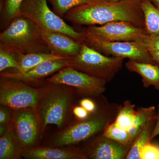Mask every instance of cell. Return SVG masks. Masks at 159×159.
<instances>
[{
    "mask_svg": "<svg viewBox=\"0 0 159 159\" xmlns=\"http://www.w3.org/2000/svg\"><path fill=\"white\" fill-rule=\"evenodd\" d=\"M125 66L128 70L141 76L144 87L153 86L159 91V66L158 65L129 60L125 63Z\"/></svg>",
    "mask_w": 159,
    "mask_h": 159,
    "instance_id": "cell-16",
    "label": "cell"
},
{
    "mask_svg": "<svg viewBox=\"0 0 159 159\" xmlns=\"http://www.w3.org/2000/svg\"><path fill=\"white\" fill-rule=\"evenodd\" d=\"M102 136L126 145H130V136L128 131L119 128L113 123L107 125L104 129Z\"/></svg>",
    "mask_w": 159,
    "mask_h": 159,
    "instance_id": "cell-25",
    "label": "cell"
},
{
    "mask_svg": "<svg viewBox=\"0 0 159 159\" xmlns=\"http://www.w3.org/2000/svg\"><path fill=\"white\" fill-rule=\"evenodd\" d=\"M13 110L1 105L0 107V124H6L9 125L12 120Z\"/></svg>",
    "mask_w": 159,
    "mask_h": 159,
    "instance_id": "cell-28",
    "label": "cell"
},
{
    "mask_svg": "<svg viewBox=\"0 0 159 159\" xmlns=\"http://www.w3.org/2000/svg\"><path fill=\"white\" fill-rule=\"evenodd\" d=\"M103 1L108 2H120L122 0H103Z\"/></svg>",
    "mask_w": 159,
    "mask_h": 159,
    "instance_id": "cell-36",
    "label": "cell"
},
{
    "mask_svg": "<svg viewBox=\"0 0 159 159\" xmlns=\"http://www.w3.org/2000/svg\"><path fill=\"white\" fill-rule=\"evenodd\" d=\"M41 30L43 39L51 54L63 57H74L79 54L83 43L61 32Z\"/></svg>",
    "mask_w": 159,
    "mask_h": 159,
    "instance_id": "cell-13",
    "label": "cell"
},
{
    "mask_svg": "<svg viewBox=\"0 0 159 159\" xmlns=\"http://www.w3.org/2000/svg\"><path fill=\"white\" fill-rule=\"evenodd\" d=\"M154 118L156 119V122L150 136V142L157 136L159 135V113L157 115H155Z\"/></svg>",
    "mask_w": 159,
    "mask_h": 159,
    "instance_id": "cell-32",
    "label": "cell"
},
{
    "mask_svg": "<svg viewBox=\"0 0 159 159\" xmlns=\"http://www.w3.org/2000/svg\"><path fill=\"white\" fill-rule=\"evenodd\" d=\"M43 90V86L35 88L18 80L1 77L0 104L13 110L35 109Z\"/></svg>",
    "mask_w": 159,
    "mask_h": 159,
    "instance_id": "cell-7",
    "label": "cell"
},
{
    "mask_svg": "<svg viewBox=\"0 0 159 159\" xmlns=\"http://www.w3.org/2000/svg\"><path fill=\"white\" fill-rule=\"evenodd\" d=\"M24 0H0V26L4 30L16 17L19 16Z\"/></svg>",
    "mask_w": 159,
    "mask_h": 159,
    "instance_id": "cell-22",
    "label": "cell"
},
{
    "mask_svg": "<svg viewBox=\"0 0 159 159\" xmlns=\"http://www.w3.org/2000/svg\"><path fill=\"white\" fill-rule=\"evenodd\" d=\"M80 105L85 108L90 114L95 112L97 110L96 103L93 100L89 98H84L80 100Z\"/></svg>",
    "mask_w": 159,
    "mask_h": 159,
    "instance_id": "cell-31",
    "label": "cell"
},
{
    "mask_svg": "<svg viewBox=\"0 0 159 159\" xmlns=\"http://www.w3.org/2000/svg\"><path fill=\"white\" fill-rule=\"evenodd\" d=\"M151 2L159 9V0H150Z\"/></svg>",
    "mask_w": 159,
    "mask_h": 159,
    "instance_id": "cell-35",
    "label": "cell"
},
{
    "mask_svg": "<svg viewBox=\"0 0 159 159\" xmlns=\"http://www.w3.org/2000/svg\"><path fill=\"white\" fill-rule=\"evenodd\" d=\"M142 0H122L108 2L94 0L69 10L64 16L77 26L101 25L115 21H124L145 29Z\"/></svg>",
    "mask_w": 159,
    "mask_h": 159,
    "instance_id": "cell-1",
    "label": "cell"
},
{
    "mask_svg": "<svg viewBox=\"0 0 159 159\" xmlns=\"http://www.w3.org/2000/svg\"><path fill=\"white\" fill-rule=\"evenodd\" d=\"M141 42L145 45L148 50L159 51V35L149 36L147 34Z\"/></svg>",
    "mask_w": 159,
    "mask_h": 159,
    "instance_id": "cell-29",
    "label": "cell"
},
{
    "mask_svg": "<svg viewBox=\"0 0 159 159\" xmlns=\"http://www.w3.org/2000/svg\"><path fill=\"white\" fill-rule=\"evenodd\" d=\"M72 114L76 119L83 120L89 116L90 114L81 106H74L72 110Z\"/></svg>",
    "mask_w": 159,
    "mask_h": 159,
    "instance_id": "cell-30",
    "label": "cell"
},
{
    "mask_svg": "<svg viewBox=\"0 0 159 159\" xmlns=\"http://www.w3.org/2000/svg\"><path fill=\"white\" fill-rule=\"evenodd\" d=\"M150 52L152 57L154 61H155L157 65L159 66V51L158 50H148Z\"/></svg>",
    "mask_w": 159,
    "mask_h": 159,
    "instance_id": "cell-33",
    "label": "cell"
},
{
    "mask_svg": "<svg viewBox=\"0 0 159 159\" xmlns=\"http://www.w3.org/2000/svg\"><path fill=\"white\" fill-rule=\"evenodd\" d=\"M15 52L11 51L2 45L0 44V72H2L9 69H13L12 72L20 71Z\"/></svg>",
    "mask_w": 159,
    "mask_h": 159,
    "instance_id": "cell-24",
    "label": "cell"
},
{
    "mask_svg": "<svg viewBox=\"0 0 159 159\" xmlns=\"http://www.w3.org/2000/svg\"><path fill=\"white\" fill-rule=\"evenodd\" d=\"M11 125L23 150L36 146L40 131L35 109L13 110Z\"/></svg>",
    "mask_w": 159,
    "mask_h": 159,
    "instance_id": "cell-11",
    "label": "cell"
},
{
    "mask_svg": "<svg viewBox=\"0 0 159 159\" xmlns=\"http://www.w3.org/2000/svg\"><path fill=\"white\" fill-rule=\"evenodd\" d=\"M108 123L107 117L95 112L87 119H77L60 129L49 139L46 146L61 148L77 144L104 130Z\"/></svg>",
    "mask_w": 159,
    "mask_h": 159,
    "instance_id": "cell-5",
    "label": "cell"
},
{
    "mask_svg": "<svg viewBox=\"0 0 159 159\" xmlns=\"http://www.w3.org/2000/svg\"><path fill=\"white\" fill-rule=\"evenodd\" d=\"M9 125L6 124H0V137L6 133L9 128Z\"/></svg>",
    "mask_w": 159,
    "mask_h": 159,
    "instance_id": "cell-34",
    "label": "cell"
},
{
    "mask_svg": "<svg viewBox=\"0 0 159 159\" xmlns=\"http://www.w3.org/2000/svg\"><path fill=\"white\" fill-rule=\"evenodd\" d=\"M124 58L108 57L85 43L79 54L70 59V66L77 70L109 82L122 66Z\"/></svg>",
    "mask_w": 159,
    "mask_h": 159,
    "instance_id": "cell-4",
    "label": "cell"
},
{
    "mask_svg": "<svg viewBox=\"0 0 159 159\" xmlns=\"http://www.w3.org/2000/svg\"><path fill=\"white\" fill-rule=\"evenodd\" d=\"M80 31L83 34L84 41L142 42L147 35L145 29L124 21H115L101 25L88 26L82 28Z\"/></svg>",
    "mask_w": 159,
    "mask_h": 159,
    "instance_id": "cell-8",
    "label": "cell"
},
{
    "mask_svg": "<svg viewBox=\"0 0 159 159\" xmlns=\"http://www.w3.org/2000/svg\"><path fill=\"white\" fill-rule=\"evenodd\" d=\"M158 111H159V104L158 105Z\"/></svg>",
    "mask_w": 159,
    "mask_h": 159,
    "instance_id": "cell-37",
    "label": "cell"
},
{
    "mask_svg": "<svg viewBox=\"0 0 159 159\" xmlns=\"http://www.w3.org/2000/svg\"><path fill=\"white\" fill-rule=\"evenodd\" d=\"M140 159H159V145L148 142L141 151Z\"/></svg>",
    "mask_w": 159,
    "mask_h": 159,
    "instance_id": "cell-27",
    "label": "cell"
},
{
    "mask_svg": "<svg viewBox=\"0 0 159 159\" xmlns=\"http://www.w3.org/2000/svg\"><path fill=\"white\" fill-rule=\"evenodd\" d=\"M15 55L20 68V71L16 72L19 73L29 71L44 61L59 58H66L60 57L51 53H33L28 54L16 53Z\"/></svg>",
    "mask_w": 159,
    "mask_h": 159,
    "instance_id": "cell-18",
    "label": "cell"
},
{
    "mask_svg": "<svg viewBox=\"0 0 159 159\" xmlns=\"http://www.w3.org/2000/svg\"><path fill=\"white\" fill-rule=\"evenodd\" d=\"M141 8L145 20V30L149 36L159 35V9L150 0H142Z\"/></svg>",
    "mask_w": 159,
    "mask_h": 159,
    "instance_id": "cell-19",
    "label": "cell"
},
{
    "mask_svg": "<svg viewBox=\"0 0 159 159\" xmlns=\"http://www.w3.org/2000/svg\"><path fill=\"white\" fill-rule=\"evenodd\" d=\"M22 156L29 159H86L85 154L76 149L60 147H39L23 150Z\"/></svg>",
    "mask_w": 159,
    "mask_h": 159,
    "instance_id": "cell-14",
    "label": "cell"
},
{
    "mask_svg": "<svg viewBox=\"0 0 159 159\" xmlns=\"http://www.w3.org/2000/svg\"><path fill=\"white\" fill-rule=\"evenodd\" d=\"M53 6V11L61 17L71 9L90 2L94 0H48Z\"/></svg>",
    "mask_w": 159,
    "mask_h": 159,
    "instance_id": "cell-26",
    "label": "cell"
},
{
    "mask_svg": "<svg viewBox=\"0 0 159 159\" xmlns=\"http://www.w3.org/2000/svg\"><path fill=\"white\" fill-rule=\"evenodd\" d=\"M47 82L74 88L80 93L97 96L106 89L104 80L77 70L70 66L64 68L46 80Z\"/></svg>",
    "mask_w": 159,
    "mask_h": 159,
    "instance_id": "cell-9",
    "label": "cell"
},
{
    "mask_svg": "<svg viewBox=\"0 0 159 159\" xmlns=\"http://www.w3.org/2000/svg\"><path fill=\"white\" fill-rule=\"evenodd\" d=\"M156 119L152 118L147 123L144 129L137 136L132 144L127 156V159H140V152L143 147L148 142L155 125Z\"/></svg>",
    "mask_w": 159,
    "mask_h": 159,
    "instance_id": "cell-21",
    "label": "cell"
},
{
    "mask_svg": "<svg viewBox=\"0 0 159 159\" xmlns=\"http://www.w3.org/2000/svg\"><path fill=\"white\" fill-rule=\"evenodd\" d=\"M0 44L15 53H50L40 28L22 15L11 21L0 34Z\"/></svg>",
    "mask_w": 159,
    "mask_h": 159,
    "instance_id": "cell-3",
    "label": "cell"
},
{
    "mask_svg": "<svg viewBox=\"0 0 159 159\" xmlns=\"http://www.w3.org/2000/svg\"><path fill=\"white\" fill-rule=\"evenodd\" d=\"M74 88L47 82L35 109L42 139L46 127L54 125L61 129L67 125L72 113L74 101Z\"/></svg>",
    "mask_w": 159,
    "mask_h": 159,
    "instance_id": "cell-2",
    "label": "cell"
},
{
    "mask_svg": "<svg viewBox=\"0 0 159 159\" xmlns=\"http://www.w3.org/2000/svg\"><path fill=\"white\" fill-rule=\"evenodd\" d=\"M127 146L102 136L89 151L87 157L93 159H122L125 157Z\"/></svg>",
    "mask_w": 159,
    "mask_h": 159,
    "instance_id": "cell-15",
    "label": "cell"
},
{
    "mask_svg": "<svg viewBox=\"0 0 159 159\" xmlns=\"http://www.w3.org/2000/svg\"><path fill=\"white\" fill-rule=\"evenodd\" d=\"M19 15L31 20L41 29L57 31L83 43L81 31H76L49 8L47 0H24Z\"/></svg>",
    "mask_w": 159,
    "mask_h": 159,
    "instance_id": "cell-6",
    "label": "cell"
},
{
    "mask_svg": "<svg viewBox=\"0 0 159 159\" xmlns=\"http://www.w3.org/2000/svg\"><path fill=\"white\" fill-rule=\"evenodd\" d=\"M135 105L126 101L119 110L114 123L119 128L128 131L136 116Z\"/></svg>",
    "mask_w": 159,
    "mask_h": 159,
    "instance_id": "cell-23",
    "label": "cell"
},
{
    "mask_svg": "<svg viewBox=\"0 0 159 159\" xmlns=\"http://www.w3.org/2000/svg\"><path fill=\"white\" fill-rule=\"evenodd\" d=\"M84 42L107 56L111 55L138 62L157 64L148 49L141 42H104L85 40Z\"/></svg>",
    "mask_w": 159,
    "mask_h": 159,
    "instance_id": "cell-10",
    "label": "cell"
},
{
    "mask_svg": "<svg viewBox=\"0 0 159 159\" xmlns=\"http://www.w3.org/2000/svg\"><path fill=\"white\" fill-rule=\"evenodd\" d=\"M155 113L156 108L154 106L141 108L137 111L135 119L128 130L130 136V145L133 144L137 136L147 123L152 119L155 115Z\"/></svg>",
    "mask_w": 159,
    "mask_h": 159,
    "instance_id": "cell-20",
    "label": "cell"
},
{
    "mask_svg": "<svg viewBox=\"0 0 159 159\" xmlns=\"http://www.w3.org/2000/svg\"><path fill=\"white\" fill-rule=\"evenodd\" d=\"M22 151L11 123L6 133L0 137V159L21 158Z\"/></svg>",
    "mask_w": 159,
    "mask_h": 159,
    "instance_id": "cell-17",
    "label": "cell"
},
{
    "mask_svg": "<svg viewBox=\"0 0 159 159\" xmlns=\"http://www.w3.org/2000/svg\"><path fill=\"white\" fill-rule=\"evenodd\" d=\"M70 58L66 57L44 61L23 73L4 71L1 72L0 76L13 78L27 84L38 82L41 80L55 74L64 68L70 66Z\"/></svg>",
    "mask_w": 159,
    "mask_h": 159,
    "instance_id": "cell-12",
    "label": "cell"
}]
</instances>
